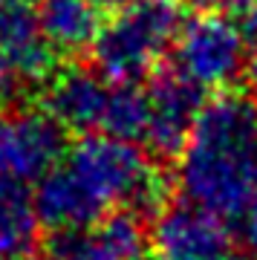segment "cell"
<instances>
[{"label": "cell", "mask_w": 257, "mask_h": 260, "mask_svg": "<svg viewBox=\"0 0 257 260\" xmlns=\"http://www.w3.org/2000/svg\"><path fill=\"white\" fill-rule=\"evenodd\" d=\"M44 110L64 130L104 133L142 145L147 127V95L142 84L104 78L99 70H64L49 78Z\"/></svg>", "instance_id": "obj_4"}, {"label": "cell", "mask_w": 257, "mask_h": 260, "mask_svg": "<svg viewBox=\"0 0 257 260\" xmlns=\"http://www.w3.org/2000/svg\"><path fill=\"white\" fill-rule=\"evenodd\" d=\"M55 64L35 0H0V102H18L29 87L52 78Z\"/></svg>", "instance_id": "obj_7"}, {"label": "cell", "mask_w": 257, "mask_h": 260, "mask_svg": "<svg viewBox=\"0 0 257 260\" xmlns=\"http://www.w3.org/2000/svg\"><path fill=\"white\" fill-rule=\"evenodd\" d=\"M44 35L58 58L90 52L104 23V9L95 0H35Z\"/></svg>", "instance_id": "obj_11"}, {"label": "cell", "mask_w": 257, "mask_h": 260, "mask_svg": "<svg viewBox=\"0 0 257 260\" xmlns=\"http://www.w3.org/2000/svg\"><path fill=\"white\" fill-rule=\"evenodd\" d=\"M32 194H12L0 200V260H29L41 246Z\"/></svg>", "instance_id": "obj_12"}, {"label": "cell", "mask_w": 257, "mask_h": 260, "mask_svg": "<svg viewBox=\"0 0 257 260\" xmlns=\"http://www.w3.org/2000/svg\"><path fill=\"white\" fill-rule=\"evenodd\" d=\"M145 95L147 127L142 148H147L150 153H162V156H176L191 133L197 113L205 104V93H200L197 87L182 81L171 70H159L145 84Z\"/></svg>", "instance_id": "obj_9"}, {"label": "cell", "mask_w": 257, "mask_h": 260, "mask_svg": "<svg viewBox=\"0 0 257 260\" xmlns=\"http://www.w3.org/2000/svg\"><path fill=\"white\" fill-rule=\"evenodd\" d=\"M185 260H254L248 251H240V249H226V251H217V254H202V257H185Z\"/></svg>", "instance_id": "obj_16"}, {"label": "cell", "mask_w": 257, "mask_h": 260, "mask_svg": "<svg viewBox=\"0 0 257 260\" xmlns=\"http://www.w3.org/2000/svg\"><path fill=\"white\" fill-rule=\"evenodd\" d=\"M185 203L234 229L257 200V99L222 90L205 99L176 153Z\"/></svg>", "instance_id": "obj_2"}, {"label": "cell", "mask_w": 257, "mask_h": 260, "mask_svg": "<svg viewBox=\"0 0 257 260\" xmlns=\"http://www.w3.org/2000/svg\"><path fill=\"white\" fill-rule=\"evenodd\" d=\"M168 194L171 179L147 148L104 133H81L32 188V203L44 229L70 232L113 211L156 214Z\"/></svg>", "instance_id": "obj_1"}, {"label": "cell", "mask_w": 257, "mask_h": 260, "mask_svg": "<svg viewBox=\"0 0 257 260\" xmlns=\"http://www.w3.org/2000/svg\"><path fill=\"white\" fill-rule=\"evenodd\" d=\"M234 246L231 229L222 220L194 205L162 208L150 234V260H185L217 254Z\"/></svg>", "instance_id": "obj_10"}, {"label": "cell", "mask_w": 257, "mask_h": 260, "mask_svg": "<svg viewBox=\"0 0 257 260\" xmlns=\"http://www.w3.org/2000/svg\"><path fill=\"white\" fill-rule=\"evenodd\" d=\"M194 6H202V9H217V12H229V9H243L248 0H188Z\"/></svg>", "instance_id": "obj_15"}, {"label": "cell", "mask_w": 257, "mask_h": 260, "mask_svg": "<svg viewBox=\"0 0 257 260\" xmlns=\"http://www.w3.org/2000/svg\"><path fill=\"white\" fill-rule=\"evenodd\" d=\"M95 3H99L101 9H124V6H130V3H136V0H95Z\"/></svg>", "instance_id": "obj_17"}, {"label": "cell", "mask_w": 257, "mask_h": 260, "mask_svg": "<svg viewBox=\"0 0 257 260\" xmlns=\"http://www.w3.org/2000/svg\"><path fill=\"white\" fill-rule=\"evenodd\" d=\"M182 20L179 0H136L116 9L92 41V64L110 81L142 84L168 61Z\"/></svg>", "instance_id": "obj_3"}, {"label": "cell", "mask_w": 257, "mask_h": 260, "mask_svg": "<svg viewBox=\"0 0 257 260\" xmlns=\"http://www.w3.org/2000/svg\"><path fill=\"white\" fill-rule=\"evenodd\" d=\"M243 35L248 44V64H246V75L257 95V0H248L243 6Z\"/></svg>", "instance_id": "obj_13"}, {"label": "cell", "mask_w": 257, "mask_h": 260, "mask_svg": "<svg viewBox=\"0 0 257 260\" xmlns=\"http://www.w3.org/2000/svg\"><path fill=\"white\" fill-rule=\"evenodd\" d=\"M248 44L243 26L226 12L202 9L182 20L168 55V70L200 93H222L246 73Z\"/></svg>", "instance_id": "obj_5"}, {"label": "cell", "mask_w": 257, "mask_h": 260, "mask_svg": "<svg viewBox=\"0 0 257 260\" xmlns=\"http://www.w3.org/2000/svg\"><path fill=\"white\" fill-rule=\"evenodd\" d=\"M234 229L240 232V237L246 243V251L257 260V200L248 205V211L240 217V223L234 225Z\"/></svg>", "instance_id": "obj_14"}, {"label": "cell", "mask_w": 257, "mask_h": 260, "mask_svg": "<svg viewBox=\"0 0 257 260\" xmlns=\"http://www.w3.org/2000/svg\"><path fill=\"white\" fill-rule=\"evenodd\" d=\"M44 251L46 260H150V234L139 214L113 211L81 229L52 232Z\"/></svg>", "instance_id": "obj_8"}, {"label": "cell", "mask_w": 257, "mask_h": 260, "mask_svg": "<svg viewBox=\"0 0 257 260\" xmlns=\"http://www.w3.org/2000/svg\"><path fill=\"white\" fill-rule=\"evenodd\" d=\"M64 127L46 110L0 113V200L32 188L64 153Z\"/></svg>", "instance_id": "obj_6"}]
</instances>
